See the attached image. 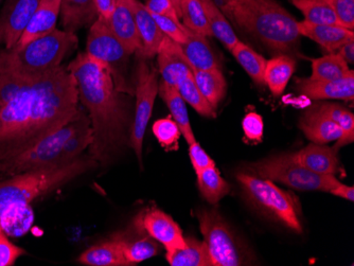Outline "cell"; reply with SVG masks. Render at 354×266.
<instances>
[{
  "label": "cell",
  "instance_id": "cell-51",
  "mask_svg": "<svg viewBox=\"0 0 354 266\" xmlns=\"http://www.w3.org/2000/svg\"><path fill=\"white\" fill-rule=\"evenodd\" d=\"M170 1L174 6L175 10H176L177 14H178V17L180 19V3H182V0H170Z\"/></svg>",
  "mask_w": 354,
  "mask_h": 266
},
{
  "label": "cell",
  "instance_id": "cell-17",
  "mask_svg": "<svg viewBox=\"0 0 354 266\" xmlns=\"http://www.w3.org/2000/svg\"><path fill=\"white\" fill-rule=\"evenodd\" d=\"M107 23L127 53L140 51L141 39L129 0H116L114 13Z\"/></svg>",
  "mask_w": 354,
  "mask_h": 266
},
{
  "label": "cell",
  "instance_id": "cell-33",
  "mask_svg": "<svg viewBox=\"0 0 354 266\" xmlns=\"http://www.w3.org/2000/svg\"><path fill=\"white\" fill-rule=\"evenodd\" d=\"M232 55L239 64L243 67L244 70L252 77L257 84L266 85L264 83V70H266V59L259 53H254L243 41H239L232 49Z\"/></svg>",
  "mask_w": 354,
  "mask_h": 266
},
{
  "label": "cell",
  "instance_id": "cell-10",
  "mask_svg": "<svg viewBox=\"0 0 354 266\" xmlns=\"http://www.w3.org/2000/svg\"><path fill=\"white\" fill-rule=\"evenodd\" d=\"M136 70V108L131 131V146L139 162H142V146L149 121L152 116L155 99L158 95V69L148 63V59L138 57Z\"/></svg>",
  "mask_w": 354,
  "mask_h": 266
},
{
  "label": "cell",
  "instance_id": "cell-12",
  "mask_svg": "<svg viewBox=\"0 0 354 266\" xmlns=\"http://www.w3.org/2000/svg\"><path fill=\"white\" fill-rule=\"evenodd\" d=\"M135 226L162 244L167 251L186 246L182 228L168 214L156 207L148 208L136 218Z\"/></svg>",
  "mask_w": 354,
  "mask_h": 266
},
{
  "label": "cell",
  "instance_id": "cell-29",
  "mask_svg": "<svg viewBox=\"0 0 354 266\" xmlns=\"http://www.w3.org/2000/svg\"><path fill=\"white\" fill-rule=\"evenodd\" d=\"M208 21L209 28L212 31V37H216L221 43L224 44L228 50L232 51L234 45L240 39L234 33L230 21L226 19L225 14L218 9L214 0H201Z\"/></svg>",
  "mask_w": 354,
  "mask_h": 266
},
{
  "label": "cell",
  "instance_id": "cell-41",
  "mask_svg": "<svg viewBox=\"0 0 354 266\" xmlns=\"http://www.w3.org/2000/svg\"><path fill=\"white\" fill-rule=\"evenodd\" d=\"M152 15L165 37H169L176 44H183L186 41V27L180 23V19L164 17V15H155V14Z\"/></svg>",
  "mask_w": 354,
  "mask_h": 266
},
{
  "label": "cell",
  "instance_id": "cell-50",
  "mask_svg": "<svg viewBox=\"0 0 354 266\" xmlns=\"http://www.w3.org/2000/svg\"><path fill=\"white\" fill-rule=\"evenodd\" d=\"M234 0H214V3L218 6V9L227 17L232 13V6Z\"/></svg>",
  "mask_w": 354,
  "mask_h": 266
},
{
  "label": "cell",
  "instance_id": "cell-24",
  "mask_svg": "<svg viewBox=\"0 0 354 266\" xmlns=\"http://www.w3.org/2000/svg\"><path fill=\"white\" fill-rule=\"evenodd\" d=\"M77 262L86 266H130L118 237L91 246L80 255Z\"/></svg>",
  "mask_w": 354,
  "mask_h": 266
},
{
  "label": "cell",
  "instance_id": "cell-46",
  "mask_svg": "<svg viewBox=\"0 0 354 266\" xmlns=\"http://www.w3.org/2000/svg\"><path fill=\"white\" fill-rule=\"evenodd\" d=\"M145 6L151 14L180 19L170 0H148Z\"/></svg>",
  "mask_w": 354,
  "mask_h": 266
},
{
  "label": "cell",
  "instance_id": "cell-8",
  "mask_svg": "<svg viewBox=\"0 0 354 266\" xmlns=\"http://www.w3.org/2000/svg\"><path fill=\"white\" fill-rule=\"evenodd\" d=\"M88 116L82 106H80L77 114L53 132L46 135L29 150L19 156L10 169L8 178L16 174L35 172L44 169L57 167L59 155L65 142L79 129L81 123Z\"/></svg>",
  "mask_w": 354,
  "mask_h": 266
},
{
  "label": "cell",
  "instance_id": "cell-28",
  "mask_svg": "<svg viewBox=\"0 0 354 266\" xmlns=\"http://www.w3.org/2000/svg\"><path fill=\"white\" fill-rule=\"evenodd\" d=\"M193 79L203 96L216 109L221 101L226 95L227 84L220 68L210 70H196L192 69Z\"/></svg>",
  "mask_w": 354,
  "mask_h": 266
},
{
  "label": "cell",
  "instance_id": "cell-2",
  "mask_svg": "<svg viewBox=\"0 0 354 266\" xmlns=\"http://www.w3.org/2000/svg\"><path fill=\"white\" fill-rule=\"evenodd\" d=\"M77 85L79 102L88 115L93 142L88 155L105 164L125 142L130 108L106 65L81 53L67 66Z\"/></svg>",
  "mask_w": 354,
  "mask_h": 266
},
{
  "label": "cell",
  "instance_id": "cell-4",
  "mask_svg": "<svg viewBox=\"0 0 354 266\" xmlns=\"http://www.w3.org/2000/svg\"><path fill=\"white\" fill-rule=\"evenodd\" d=\"M97 164L89 155H81L68 164L16 174L0 180V220L9 210L29 206L33 200L79 178Z\"/></svg>",
  "mask_w": 354,
  "mask_h": 266
},
{
  "label": "cell",
  "instance_id": "cell-38",
  "mask_svg": "<svg viewBox=\"0 0 354 266\" xmlns=\"http://www.w3.org/2000/svg\"><path fill=\"white\" fill-rule=\"evenodd\" d=\"M177 91L180 93L185 102L196 109L198 114L207 118H216V109L210 105V103L203 96L196 86L192 73L177 85Z\"/></svg>",
  "mask_w": 354,
  "mask_h": 266
},
{
  "label": "cell",
  "instance_id": "cell-16",
  "mask_svg": "<svg viewBox=\"0 0 354 266\" xmlns=\"http://www.w3.org/2000/svg\"><path fill=\"white\" fill-rule=\"evenodd\" d=\"M297 164L319 175H335L342 172L339 149L311 144L292 154Z\"/></svg>",
  "mask_w": 354,
  "mask_h": 266
},
{
  "label": "cell",
  "instance_id": "cell-3",
  "mask_svg": "<svg viewBox=\"0 0 354 266\" xmlns=\"http://www.w3.org/2000/svg\"><path fill=\"white\" fill-rule=\"evenodd\" d=\"M230 17L272 50L292 53L299 45L298 21L274 0H234Z\"/></svg>",
  "mask_w": 354,
  "mask_h": 266
},
{
  "label": "cell",
  "instance_id": "cell-27",
  "mask_svg": "<svg viewBox=\"0 0 354 266\" xmlns=\"http://www.w3.org/2000/svg\"><path fill=\"white\" fill-rule=\"evenodd\" d=\"M296 69V61L288 55H279L266 61L264 83L274 96H280Z\"/></svg>",
  "mask_w": 354,
  "mask_h": 266
},
{
  "label": "cell",
  "instance_id": "cell-25",
  "mask_svg": "<svg viewBox=\"0 0 354 266\" xmlns=\"http://www.w3.org/2000/svg\"><path fill=\"white\" fill-rule=\"evenodd\" d=\"M158 95L162 97V100L168 106L173 120L177 123L183 137L187 144H191L196 142V136L191 126L190 119H189L188 111H187L186 102L180 96L176 87L170 86L166 83L160 81L159 83Z\"/></svg>",
  "mask_w": 354,
  "mask_h": 266
},
{
  "label": "cell",
  "instance_id": "cell-13",
  "mask_svg": "<svg viewBox=\"0 0 354 266\" xmlns=\"http://www.w3.org/2000/svg\"><path fill=\"white\" fill-rule=\"evenodd\" d=\"M39 0H5L0 13V45L12 49L31 21Z\"/></svg>",
  "mask_w": 354,
  "mask_h": 266
},
{
  "label": "cell",
  "instance_id": "cell-15",
  "mask_svg": "<svg viewBox=\"0 0 354 266\" xmlns=\"http://www.w3.org/2000/svg\"><path fill=\"white\" fill-rule=\"evenodd\" d=\"M158 73L162 82L172 87H177L183 80L192 73L190 65L183 55L178 44L165 37L157 50Z\"/></svg>",
  "mask_w": 354,
  "mask_h": 266
},
{
  "label": "cell",
  "instance_id": "cell-9",
  "mask_svg": "<svg viewBox=\"0 0 354 266\" xmlns=\"http://www.w3.org/2000/svg\"><path fill=\"white\" fill-rule=\"evenodd\" d=\"M85 53L109 67L115 84L121 93H132L131 86L127 82V63L131 55L115 37L109 23L104 19L98 17L91 26Z\"/></svg>",
  "mask_w": 354,
  "mask_h": 266
},
{
  "label": "cell",
  "instance_id": "cell-39",
  "mask_svg": "<svg viewBox=\"0 0 354 266\" xmlns=\"http://www.w3.org/2000/svg\"><path fill=\"white\" fill-rule=\"evenodd\" d=\"M33 222V210L29 206L13 208L3 214L0 227L8 237H17L28 231Z\"/></svg>",
  "mask_w": 354,
  "mask_h": 266
},
{
  "label": "cell",
  "instance_id": "cell-22",
  "mask_svg": "<svg viewBox=\"0 0 354 266\" xmlns=\"http://www.w3.org/2000/svg\"><path fill=\"white\" fill-rule=\"evenodd\" d=\"M186 41L178 44V46L190 65L191 69L210 70V69L220 68L218 59L209 45L207 37L193 32L188 28H186Z\"/></svg>",
  "mask_w": 354,
  "mask_h": 266
},
{
  "label": "cell",
  "instance_id": "cell-36",
  "mask_svg": "<svg viewBox=\"0 0 354 266\" xmlns=\"http://www.w3.org/2000/svg\"><path fill=\"white\" fill-rule=\"evenodd\" d=\"M290 3L301 12L304 21L316 25L339 26L331 7L326 0H290Z\"/></svg>",
  "mask_w": 354,
  "mask_h": 266
},
{
  "label": "cell",
  "instance_id": "cell-23",
  "mask_svg": "<svg viewBox=\"0 0 354 266\" xmlns=\"http://www.w3.org/2000/svg\"><path fill=\"white\" fill-rule=\"evenodd\" d=\"M59 17L63 29L75 33L93 25L98 19V13L93 0H61Z\"/></svg>",
  "mask_w": 354,
  "mask_h": 266
},
{
  "label": "cell",
  "instance_id": "cell-34",
  "mask_svg": "<svg viewBox=\"0 0 354 266\" xmlns=\"http://www.w3.org/2000/svg\"><path fill=\"white\" fill-rule=\"evenodd\" d=\"M349 66L339 53H329L312 61L311 80L331 81L344 77Z\"/></svg>",
  "mask_w": 354,
  "mask_h": 266
},
{
  "label": "cell",
  "instance_id": "cell-49",
  "mask_svg": "<svg viewBox=\"0 0 354 266\" xmlns=\"http://www.w3.org/2000/svg\"><path fill=\"white\" fill-rule=\"evenodd\" d=\"M348 65L354 63V41H348L345 45L342 46L337 53Z\"/></svg>",
  "mask_w": 354,
  "mask_h": 266
},
{
  "label": "cell",
  "instance_id": "cell-21",
  "mask_svg": "<svg viewBox=\"0 0 354 266\" xmlns=\"http://www.w3.org/2000/svg\"><path fill=\"white\" fill-rule=\"evenodd\" d=\"M300 130L310 142L316 144H326L339 140L343 136V130L316 107L310 109L299 121Z\"/></svg>",
  "mask_w": 354,
  "mask_h": 266
},
{
  "label": "cell",
  "instance_id": "cell-44",
  "mask_svg": "<svg viewBox=\"0 0 354 266\" xmlns=\"http://www.w3.org/2000/svg\"><path fill=\"white\" fill-rule=\"evenodd\" d=\"M244 135L254 142H262L264 133L263 118L257 113H248L242 122Z\"/></svg>",
  "mask_w": 354,
  "mask_h": 266
},
{
  "label": "cell",
  "instance_id": "cell-11",
  "mask_svg": "<svg viewBox=\"0 0 354 266\" xmlns=\"http://www.w3.org/2000/svg\"><path fill=\"white\" fill-rule=\"evenodd\" d=\"M196 216L212 266L242 265L243 258L238 243L222 216L214 209H202L196 212Z\"/></svg>",
  "mask_w": 354,
  "mask_h": 266
},
{
  "label": "cell",
  "instance_id": "cell-26",
  "mask_svg": "<svg viewBox=\"0 0 354 266\" xmlns=\"http://www.w3.org/2000/svg\"><path fill=\"white\" fill-rule=\"evenodd\" d=\"M166 259L171 266H212L207 244L193 238H187L185 247L168 250Z\"/></svg>",
  "mask_w": 354,
  "mask_h": 266
},
{
  "label": "cell",
  "instance_id": "cell-52",
  "mask_svg": "<svg viewBox=\"0 0 354 266\" xmlns=\"http://www.w3.org/2000/svg\"><path fill=\"white\" fill-rule=\"evenodd\" d=\"M1 1H3V0H0V3H1Z\"/></svg>",
  "mask_w": 354,
  "mask_h": 266
},
{
  "label": "cell",
  "instance_id": "cell-1",
  "mask_svg": "<svg viewBox=\"0 0 354 266\" xmlns=\"http://www.w3.org/2000/svg\"><path fill=\"white\" fill-rule=\"evenodd\" d=\"M80 102L67 66L28 77L16 70L0 45V180L39 139L71 120Z\"/></svg>",
  "mask_w": 354,
  "mask_h": 266
},
{
  "label": "cell",
  "instance_id": "cell-20",
  "mask_svg": "<svg viewBox=\"0 0 354 266\" xmlns=\"http://www.w3.org/2000/svg\"><path fill=\"white\" fill-rule=\"evenodd\" d=\"M59 8L61 0H39L31 21L14 48H21L29 41L43 37L55 29L59 17Z\"/></svg>",
  "mask_w": 354,
  "mask_h": 266
},
{
  "label": "cell",
  "instance_id": "cell-32",
  "mask_svg": "<svg viewBox=\"0 0 354 266\" xmlns=\"http://www.w3.org/2000/svg\"><path fill=\"white\" fill-rule=\"evenodd\" d=\"M117 237L122 242L123 254L130 266L151 259L158 254V242L149 234H143L135 240H127L122 234H118Z\"/></svg>",
  "mask_w": 354,
  "mask_h": 266
},
{
  "label": "cell",
  "instance_id": "cell-47",
  "mask_svg": "<svg viewBox=\"0 0 354 266\" xmlns=\"http://www.w3.org/2000/svg\"><path fill=\"white\" fill-rule=\"evenodd\" d=\"M99 19L109 21L116 8V0H93Z\"/></svg>",
  "mask_w": 354,
  "mask_h": 266
},
{
  "label": "cell",
  "instance_id": "cell-18",
  "mask_svg": "<svg viewBox=\"0 0 354 266\" xmlns=\"http://www.w3.org/2000/svg\"><path fill=\"white\" fill-rule=\"evenodd\" d=\"M137 30L141 39V49L136 55L143 59H152L156 55L159 46L164 39L165 35L160 31L152 14L148 11L146 6L139 0H129Z\"/></svg>",
  "mask_w": 354,
  "mask_h": 266
},
{
  "label": "cell",
  "instance_id": "cell-35",
  "mask_svg": "<svg viewBox=\"0 0 354 266\" xmlns=\"http://www.w3.org/2000/svg\"><path fill=\"white\" fill-rule=\"evenodd\" d=\"M316 108L322 114L326 115L328 118L339 124L343 130V136L337 140L335 148L339 149L342 146L352 144L354 140V116L350 111L345 107L333 103H323L318 105Z\"/></svg>",
  "mask_w": 354,
  "mask_h": 266
},
{
  "label": "cell",
  "instance_id": "cell-31",
  "mask_svg": "<svg viewBox=\"0 0 354 266\" xmlns=\"http://www.w3.org/2000/svg\"><path fill=\"white\" fill-rule=\"evenodd\" d=\"M196 178L203 198L210 204H216L230 193V184L218 173L216 166L201 171L196 173Z\"/></svg>",
  "mask_w": 354,
  "mask_h": 266
},
{
  "label": "cell",
  "instance_id": "cell-5",
  "mask_svg": "<svg viewBox=\"0 0 354 266\" xmlns=\"http://www.w3.org/2000/svg\"><path fill=\"white\" fill-rule=\"evenodd\" d=\"M75 33L53 29L21 48L8 49L10 61L16 70L28 77H41L62 66L64 59L77 46Z\"/></svg>",
  "mask_w": 354,
  "mask_h": 266
},
{
  "label": "cell",
  "instance_id": "cell-19",
  "mask_svg": "<svg viewBox=\"0 0 354 266\" xmlns=\"http://www.w3.org/2000/svg\"><path fill=\"white\" fill-rule=\"evenodd\" d=\"M300 37H306L319 44L329 53H336L342 46L350 41H354V33L337 25H316L309 21L297 23Z\"/></svg>",
  "mask_w": 354,
  "mask_h": 266
},
{
  "label": "cell",
  "instance_id": "cell-7",
  "mask_svg": "<svg viewBox=\"0 0 354 266\" xmlns=\"http://www.w3.org/2000/svg\"><path fill=\"white\" fill-rule=\"evenodd\" d=\"M257 178L281 182L299 191L330 192L339 180L334 175H319L295 162L292 154L277 155L252 164Z\"/></svg>",
  "mask_w": 354,
  "mask_h": 266
},
{
  "label": "cell",
  "instance_id": "cell-42",
  "mask_svg": "<svg viewBox=\"0 0 354 266\" xmlns=\"http://www.w3.org/2000/svg\"><path fill=\"white\" fill-rule=\"evenodd\" d=\"M331 7L339 26L354 29V0H326Z\"/></svg>",
  "mask_w": 354,
  "mask_h": 266
},
{
  "label": "cell",
  "instance_id": "cell-40",
  "mask_svg": "<svg viewBox=\"0 0 354 266\" xmlns=\"http://www.w3.org/2000/svg\"><path fill=\"white\" fill-rule=\"evenodd\" d=\"M152 130L157 142L162 148L167 151L178 149V142L183 135L172 117L169 116L155 121Z\"/></svg>",
  "mask_w": 354,
  "mask_h": 266
},
{
  "label": "cell",
  "instance_id": "cell-43",
  "mask_svg": "<svg viewBox=\"0 0 354 266\" xmlns=\"http://www.w3.org/2000/svg\"><path fill=\"white\" fill-rule=\"evenodd\" d=\"M25 254V249L12 243L7 234L0 229V266L14 265Z\"/></svg>",
  "mask_w": 354,
  "mask_h": 266
},
{
  "label": "cell",
  "instance_id": "cell-6",
  "mask_svg": "<svg viewBox=\"0 0 354 266\" xmlns=\"http://www.w3.org/2000/svg\"><path fill=\"white\" fill-rule=\"evenodd\" d=\"M236 180L248 200L270 218L301 234L299 200L291 192L280 189L274 182L246 173H239Z\"/></svg>",
  "mask_w": 354,
  "mask_h": 266
},
{
  "label": "cell",
  "instance_id": "cell-45",
  "mask_svg": "<svg viewBox=\"0 0 354 266\" xmlns=\"http://www.w3.org/2000/svg\"><path fill=\"white\" fill-rule=\"evenodd\" d=\"M189 156L196 173L209 167L216 166L212 158H210V156L205 152L204 149L198 142L189 144Z\"/></svg>",
  "mask_w": 354,
  "mask_h": 266
},
{
  "label": "cell",
  "instance_id": "cell-48",
  "mask_svg": "<svg viewBox=\"0 0 354 266\" xmlns=\"http://www.w3.org/2000/svg\"><path fill=\"white\" fill-rule=\"evenodd\" d=\"M329 193L333 196H339V198H345V200L353 202L354 200V188L352 186L342 184L341 182H336L333 188L330 190Z\"/></svg>",
  "mask_w": 354,
  "mask_h": 266
},
{
  "label": "cell",
  "instance_id": "cell-30",
  "mask_svg": "<svg viewBox=\"0 0 354 266\" xmlns=\"http://www.w3.org/2000/svg\"><path fill=\"white\" fill-rule=\"evenodd\" d=\"M91 142H93V131H91V120H89V117L87 116L84 121L81 123L79 129L71 135V138L64 144L57 164L64 166V164H68L75 162L86 149L89 148Z\"/></svg>",
  "mask_w": 354,
  "mask_h": 266
},
{
  "label": "cell",
  "instance_id": "cell-14",
  "mask_svg": "<svg viewBox=\"0 0 354 266\" xmlns=\"http://www.w3.org/2000/svg\"><path fill=\"white\" fill-rule=\"evenodd\" d=\"M297 91L300 95L313 99H337V100L353 101L354 71L350 69L344 77L331 81H316L311 79L296 80Z\"/></svg>",
  "mask_w": 354,
  "mask_h": 266
},
{
  "label": "cell",
  "instance_id": "cell-37",
  "mask_svg": "<svg viewBox=\"0 0 354 266\" xmlns=\"http://www.w3.org/2000/svg\"><path fill=\"white\" fill-rule=\"evenodd\" d=\"M180 19H183V25L193 32L203 37H212V31L209 28L204 7L201 0H182Z\"/></svg>",
  "mask_w": 354,
  "mask_h": 266
}]
</instances>
